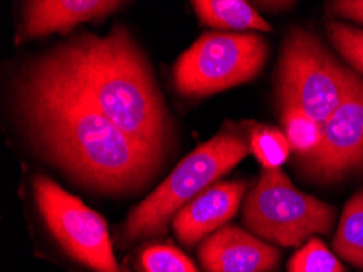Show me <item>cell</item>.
<instances>
[{"label":"cell","mask_w":363,"mask_h":272,"mask_svg":"<svg viewBox=\"0 0 363 272\" xmlns=\"http://www.w3.org/2000/svg\"><path fill=\"white\" fill-rule=\"evenodd\" d=\"M354 72L342 67L315 35L291 30L282 44L277 69L280 111L296 108L324 124L347 95Z\"/></svg>","instance_id":"277c9868"},{"label":"cell","mask_w":363,"mask_h":272,"mask_svg":"<svg viewBox=\"0 0 363 272\" xmlns=\"http://www.w3.org/2000/svg\"><path fill=\"white\" fill-rule=\"evenodd\" d=\"M135 272H201L194 263L169 243H147L135 256Z\"/></svg>","instance_id":"9a60e30c"},{"label":"cell","mask_w":363,"mask_h":272,"mask_svg":"<svg viewBox=\"0 0 363 272\" xmlns=\"http://www.w3.org/2000/svg\"><path fill=\"white\" fill-rule=\"evenodd\" d=\"M52 54L124 134L162 157L169 137L168 114L125 28H114L104 38L77 36Z\"/></svg>","instance_id":"7a4b0ae2"},{"label":"cell","mask_w":363,"mask_h":272,"mask_svg":"<svg viewBox=\"0 0 363 272\" xmlns=\"http://www.w3.org/2000/svg\"><path fill=\"white\" fill-rule=\"evenodd\" d=\"M335 210L291 185L282 170L262 168L246 196L243 224L252 235L280 246H298L315 233L328 235Z\"/></svg>","instance_id":"5b68a950"},{"label":"cell","mask_w":363,"mask_h":272,"mask_svg":"<svg viewBox=\"0 0 363 272\" xmlns=\"http://www.w3.org/2000/svg\"><path fill=\"white\" fill-rule=\"evenodd\" d=\"M329 9L340 16L352 21L363 23V0H345V2H333L329 4Z\"/></svg>","instance_id":"d6986e66"},{"label":"cell","mask_w":363,"mask_h":272,"mask_svg":"<svg viewBox=\"0 0 363 272\" xmlns=\"http://www.w3.org/2000/svg\"><path fill=\"white\" fill-rule=\"evenodd\" d=\"M289 272H345L320 238H310L289 261Z\"/></svg>","instance_id":"e0dca14e"},{"label":"cell","mask_w":363,"mask_h":272,"mask_svg":"<svg viewBox=\"0 0 363 272\" xmlns=\"http://www.w3.org/2000/svg\"><path fill=\"white\" fill-rule=\"evenodd\" d=\"M301 175L318 183H335L363 166V82L355 75L347 95L323 124L315 152L298 158Z\"/></svg>","instance_id":"ba28073f"},{"label":"cell","mask_w":363,"mask_h":272,"mask_svg":"<svg viewBox=\"0 0 363 272\" xmlns=\"http://www.w3.org/2000/svg\"><path fill=\"white\" fill-rule=\"evenodd\" d=\"M328 35L340 55L349 60L352 67L363 74V30L339 21H329Z\"/></svg>","instance_id":"ac0fdd59"},{"label":"cell","mask_w":363,"mask_h":272,"mask_svg":"<svg viewBox=\"0 0 363 272\" xmlns=\"http://www.w3.org/2000/svg\"><path fill=\"white\" fill-rule=\"evenodd\" d=\"M199 261L206 272H266L279 264L280 253L252 233L225 225L201 243Z\"/></svg>","instance_id":"9c48e42d"},{"label":"cell","mask_w":363,"mask_h":272,"mask_svg":"<svg viewBox=\"0 0 363 272\" xmlns=\"http://www.w3.org/2000/svg\"><path fill=\"white\" fill-rule=\"evenodd\" d=\"M280 113H282L285 129L284 134L287 137L290 150H294L298 158L306 157L320 147L323 141V124L316 123L315 119L296 108L282 109Z\"/></svg>","instance_id":"5bb4252c"},{"label":"cell","mask_w":363,"mask_h":272,"mask_svg":"<svg viewBox=\"0 0 363 272\" xmlns=\"http://www.w3.org/2000/svg\"><path fill=\"white\" fill-rule=\"evenodd\" d=\"M267 51L266 40L256 33H208L176 62V90L186 97H207L251 82L266 64Z\"/></svg>","instance_id":"8992f818"},{"label":"cell","mask_w":363,"mask_h":272,"mask_svg":"<svg viewBox=\"0 0 363 272\" xmlns=\"http://www.w3.org/2000/svg\"><path fill=\"white\" fill-rule=\"evenodd\" d=\"M201 23L230 31H272L271 25L247 2L241 0H196L192 2Z\"/></svg>","instance_id":"7c38bea8"},{"label":"cell","mask_w":363,"mask_h":272,"mask_svg":"<svg viewBox=\"0 0 363 272\" xmlns=\"http://www.w3.org/2000/svg\"><path fill=\"white\" fill-rule=\"evenodd\" d=\"M250 148L262 168L277 170L287 162L290 146L287 137L277 127L256 124L250 131Z\"/></svg>","instance_id":"2e32d148"},{"label":"cell","mask_w":363,"mask_h":272,"mask_svg":"<svg viewBox=\"0 0 363 272\" xmlns=\"http://www.w3.org/2000/svg\"><path fill=\"white\" fill-rule=\"evenodd\" d=\"M121 2L113 0H35L26 2L16 41L70 30L85 21L113 13Z\"/></svg>","instance_id":"8fae6325"},{"label":"cell","mask_w":363,"mask_h":272,"mask_svg":"<svg viewBox=\"0 0 363 272\" xmlns=\"http://www.w3.org/2000/svg\"><path fill=\"white\" fill-rule=\"evenodd\" d=\"M36 205L65 256L91 272H123L101 215L44 175L33 178Z\"/></svg>","instance_id":"52a82bcc"},{"label":"cell","mask_w":363,"mask_h":272,"mask_svg":"<svg viewBox=\"0 0 363 272\" xmlns=\"http://www.w3.org/2000/svg\"><path fill=\"white\" fill-rule=\"evenodd\" d=\"M20 99L44 152L93 190H135L160 162V155L124 134L98 108L52 53L26 70Z\"/></svg>","instance_id":"6da1fadb"},{"label":"cell","mask_w":363,"mask_h":272,"mask_svg":"<svg viewBox=\"0 0 363 272\" xmlns=\"http://www.w3.org/2000/svg\"><path fill=\"white\" fill-rule=\"evenodd\" d=\"M250 150V141H246L238 127L232 124L223 127L216 137L179 162L172 175L132 210L119 229L121 246L163 235L168 222L186 204L232 170Z\"/></svg>","instance_id":"3957f363"},{"label":"cell","mask_w":363,"mask_h":272,"mask_svg":"<svg viewBox=\"0 0 363 272\" xmlns=\"http://www.w3.org/2000/svg\"><path fill=\"white\" fill-rule=\"evenodd\" d=\"M333 246L347 263L363 269V191L345 204Z\"/></svg>","instance_id":"4fadbf2b"},{"label":"cell","mask_w":363,"mask_h":272,"mask_svg":"<svg viewBox=\"0 0 363 272\" xmlns=\"http://www.w3.org/2000/svg\"><path fill=\"white\" fill-rule=\"evenodd\" d=\"M246 191L245 181H220L184 205L173 219L178 240L192 246L211 236L233 217Z\"/></svg>","instance_id":"30bf717a"}]
</instances>
